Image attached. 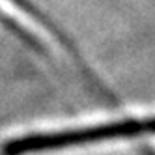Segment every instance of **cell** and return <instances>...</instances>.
I'll use <instances>...</instances> for the list:
<instances>
[{
	"label": "cell",
	"instance_id": "6da1fadb",
	"mask_svg": "<svg viewBox=\"0 0 155 155\" xmlns=\"http://www.w3.org/2000/svg\"><path fill=\"white\" fill-rule=\"evenodd\" d=\"M140 155H155V150H151V148H148V146H144V148L140 150Z\"/></svg>",
	"mask_w": 155,
	"mask_h": 155
}]
</instances>
